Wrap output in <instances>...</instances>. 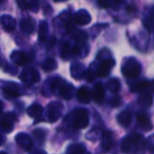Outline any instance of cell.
Segmentation results:
<instances>
[{
  "label": "cell",
  "mask_w": 154,
  "mask_h": 154,
  "mask_svg": "<svg viewBox=\"0 0 154 154\" xmlns=\"http://www.w3.org/2000/svg\"><path fill=\"white\" fill-rule=\"evenodd\" d=\"M146 148V141L143 136L139 134L128 136L122 140V150L125 153H136V152L143 151Z\"/></svg>",
  "instance_id": "cell-1"
},
{
  "label": "cell",
  "mask_w": 154,
  "mask_h": 154,
  "mask_svg": "<svg viewBox=\"0 0 154 154\" xmlns=\"http://www.w3.org/2000/svg\"><path fill=\"white\" fill-rule=\"evenodd\" d=\"M52 90L56 91L58 89L59 91V95L66 100H70L73 97V93H74V88L71 84H68L66 82H62L59 78H56L52 82Z\"/></svg>",
  "instance_id": "cell-2"
},
{
  "label": "cell",
  "mask_w": 154,
  "mask_h": 154,
  "mask_svg": "<svg viewBox=\"0 0 154 154\" xmlns=\"http://www.w3.org/2000/svg\"><path fill=\"white\" fill-rule=\"evenodd\" d=\"M140 64L134 58L127 59L122 66V72L128 78H135L140 74Z\"/></svg>",
  "instance_id": "cell-3"
},
{
  "label": "cell",
  "mask_w": 154,
  "mask_h": 154,
  "mask_svg": "<svg viewBox=\"0 0 154 154\" xmlns=\"http://www.w3.org/2000/svg\"><path fill=\"white\" fill-rule=\"evenodd\" d=\"M72 125L76 129H85L89 125V113L85 109H78L73 113Z\"/></svg>",
  "instance_id": "cell-4"
},
{
  "label": "cell",
  "mask_w": 154,
  "mask_h": 154,
  "mask_svg": "<svg viewBox=\"0 0 154 154\" xmlns=\"http://www.w3.org/2000/svg\"><path fill=\"white\" fill-rule=\"evenodd\" d=\"M20 79L28 85H33L35 82H38L40 80V74L36 69L29 68L24 69L20 74Z\"/></svg>",
  "instance_id": "cell-5"
},
{
  "label": "cell",
  "mask_w": 154,
  "mask_h": 154,
  "mask_svg": "<svg viewBox=\"0 0 154 154\" xmlns=\"http://www.w3.org/2000/svg\"><path fill=\"white\" fill-rule=\"evenodd\" d=\"M63 106L59 101H54L48 106V118L51 122L59 119Z\"/></svg>",
  "instance_id": "cell-6"
},
{
  "label": "cell",
  "mask_w": 154,
  "mask_h": 154,
  "mask_svg": "<svg viewBox=\"0 0 154 154\" xmlns=\"http://www.w3.org/2000/svg\"><path fill=\"white\" fill-rule=\"evenodd\" d=\"M16 122V116L13 113H5L0 119V129L5 133H9L13 130L14 124Z\"/></svg>",
  "instance_id": "cell-7"
},
{
  "label": "cell",
  "mask_w": 154,
  "mask_h": 154,
  "mask_svg": "<svg viewBox=\"0 0 154 154\" xmlns=\"http://www.w3.org/2000/svg\"><path fill=\"white\" fill-rule=\"evenodd\" d=\"M114 66H115V60L113 58H108V59L103 60L101 63L98 66V69H97V75L99 77H101V78L107 77L110 74V71H111V69Z\"/></svg>",
  "instance_id": "cell-8"
},
{
  "label": "cell",
  "mask_w": 154,
  "mask_h": 154,
  "mask_svg": "<svg viewBox=\"0 0 154 154\" xmlns=\"http://www.w3.org/2000/svg\"><path fill=\"white\" fill-rule=\"evenodd\" d=\"M15 140H16V143H17V145L19 146L22 150H24V151H30V150L32 149V146H33L32 138H31L26 133H24V132L18 133L15 137Z\"/></svg>",
  "instance_id": "cell-9"
},
{
  "label": "cell",
  "mask_w": 154,
  "mask_h": 154,
  "mask_svg": "<svg viewBox=\"0 0 154 154\" xmlns=\"http://www.w3.org/2000/svg\"><path fill=\"white\" fill-rule=\"evenodd\" d=\"M73 20H74L75 23L79 24V26H86V24L90 23L92 18H91L90 13L87 12L86 10H79L78 12L75 13Z\"/></svg>",
  "instance_id": "cell-10"
},
{
  "label": "cell",
  "mask_w": 154,
  "mask_h": 154,
  "mask_svg": "<svg viewBox=\"0 0 154 154\" xmlns=\"http://www.w3.org/2000/svg\"><path fill=\"white\" fill-rule=\"evenodd\" d=\"M11 59L15 63H17L18 66H24L28 62H30V57H29L28 54H26L24 52H19V51H14L11 55Z\"/></svg>",
  "instance_id": "cell-11"
},
{
  "label": "cell",
  "mask_w": 154,
  "mask_h": 154,
  "mask_svg": "<svg viewBox=\"0 0 154 154\" xmlns=\"http://www.w3.org/2000/svg\"><path fill=\"white\" fill-rule=\"evenodd\" d=\"M71 74L75 79H82L86 74V68L80 62H75L71 66Z\"/></svg>",
  "instance_id": "cell-12"
},
{
  "label": "cell",
  "mask_w": 154,
  "mask_h": 154,
  "mask_svg": "<svg viewBox=\"0 0 154 154\" xmlns=\"http://www.w3.org/2000/svg\"><path fill=\"white\" fill-rule=\"evenodd\" d=\"M114 146V136L113 133L107 131L103 133V141H101V147H103V151L108 152L109 150H111Z\"/></svg>",
  "instance_id": "cell-13"
},
{
  "label": "cell",
  "mask_w": 154,
  "mask_h": 154,
  "mask_svg": "<svg viewBox=\"0 0 154 154\" xmlns=\"http://www.w3.org/2000/svg\"><path fill=\"white\" fill-rule=\"evenodd\" d=\"M92 93V97L95 101L97 103H100L101 100L105 97V87L101 82H97L96 85L94 86V89H93Z\"/></svg>",
  "instance_id": "cell-14"
},
{
  "label": "cell",
  "mask_w": 154,
  "mask_h": 154,
  "mask_svg": "<svg viewBox=\"0 0 154 154\" xmlns=\"http://www.w3.org/2000/svg\"><path fill=\"white\" fill-rule=\"evenodd\" d=\"M92 98V93L86 87H82L77 91V99L82 103H88Z\"/></svg>",
  "instance_id": "cell-15"
},
{
  "label": "cell",
  "mask_w": 154,
  "mask_h": 154,
  "mask_svg": "<svg viewBox=\"0 0 154 154\" xmlns=\"http://www.w3.org/2000/svg\"><path fill=\"white\" fill-rule=\"evenodd\" d=\"M1 23L7 32H12L16 28V20L10 15H3L1 18Z\"/></svg>",
  "instance_id": "cell-16"
},
{
  "label": "cell",
  "mask_w": 154,
  "mask_h": 154,
  "mask_svg": "<svg viewBox=\"0 0 154 154\" xmlns=\"http://www.w3.org/2000/svg\"><path fill=\"white\" fill-rule=\"evenodd\" d=\"M136 120L140 127H143L146 130H151L152 129V122L150 120L149 116L145 113H138L136 115Z\"/></svg>",
  "instance_id": "cell-17"
},
{
  "label": "cell",
  "mask_w": 154,
  "mask_h": 154,
  "mask_svg": "<svg viewBox=\"0 0 154 154\" xmlns=\"http://www.w3.org/2000/svg\"><path fill=\"white\" fill-rule=\"evenodd\" d=\"M20 28H21V30L23 31L24 33L31 34V33H33L35 30L34 21H33L30 17L23 18V19L21 20V22H20Z\"/></svg>",
  "instance_id": "cell-18"
},
{
  "label": "cell",
  "mask_w": 154,
  "mask_h": 154,
  "mask_svg": "<svg viewBox=\"0 0 154 154\" xmlns=\"http://www.w3.org/2000/svg\"><path fill=\"white\" fill-rule=\"evenodd\" d=\"M48 35H49V26L47 21H41L38 28V39L41 42L47 41Z\"/></svg>",
  "instance_id": "cell-19"
},
{
  "label": "cell",
  "mask_w": 154,
  "mask_h": 154,
  "mask_svg": "<svg viewBox=\"0 0 154 154\" xmlns=\"http://www.w3.org/2000/svg\"><path fill=\"white\" fill-rule=\"evenodd\" d=\"M42 112H43V108L41 107L40 105H38V103H33V105H31L30 107L28 108V110H26L28 115L34 118L39 117V116L42 114Z\"/></svg>",
  "instance_id": "cell-20"
},
{
  "label": "cell",
  "mask_w": 154,
  "mask_h": 154,
  "mask_svg": "<svg viewBox=\"0 0 154 154\" xmlns=\"http://www.w3.org/2000/svg\"><path fill=\"white\" fill-rule=\"evenodd\" d=\"M118 122L122 127H128L131 124V113L129 111H122L117 115Z\"/></svg>",
  "instance_id": "cell-21"
},
{
  "label": "cell",
  "mask_w": 154,
  "mask_h": 154,
  "mask_svg": "<svg viewBox=\"0 0 154 154\" xmlns=\"http://www.w3.org/2000/svg\"><path fill=\"white\" fill-rule=\"evenodd\" d=\"M3 93H5L7 98H15V97H18L20 95L18 89L14 85H12V86L10 85V86L5 87L3 88Z\"/></svg>",
  "instance_id": "cell-22"
},
{
  "label": "cell",
  "mask_w": 154,
  "mask_h": 154,
  "mask_svg": "<svg viewBox=\"0 0 154 154\" xmlns=\"http://www.w3.org/2000/svg\"><path fill=\"white\" fill-rule=\"evenodd\" d=\"M57 62H56L55 59H53V58H48V59H45V61L42 62V64H41V66H42V69L45 71V72H51V71L55 70L56 68H57Z\"/></svg>",
  "instance_id": "cell-23"
},
{
  "label": "cell",
  "mask_w": 154,
  "mask_h": 154,
  "mask_svg": "<svg viewBox=\"0 0 154 154\" xmlns=\"http://www.w3.org/2000/svg\"><path fill=\"white\" fill-rule=\"evenodd\" d=\"M138 103L143 108H148L152 106V95L149 93H146L139 96L138 98Z\"/></svg>",
  "instance_id": "cell-24"
},
{
  "label": "cell",
  "mask_w": 154,
  "mask_h": 154,
  "mask_svg": "<svg viewBox=\"0 0 154 154\" xmlns=\"http://www.w3.org/2000/svg\"><path fill=\"white\" fill-rule=\"evenodd\" d=\"M151 86V82H147V80H143V82H139L137 84H134L131 87V91L132 92H141V91L146 90L149 87Z\"/></svg>",
  "instance_id": "cell-25"
},
{
  "label": "cell",
  "mask_w": 154,
  "mask_h": 154,
  "mask_svg": "<svg viewBox=\"0 0 154 154\" xmlns=\"http://www.w3.org/2000/svg\"><path fill=\"white\" fill-rule=\"evenodd\" d=\"M68 153L69 154H84L86 153V149L80 143H74L71 145L68 148Z\"/></svg>",
  "instance_id": "cell-26"
},
{
  "label": "cell",
  "mask_w": 154,
  "mask_h": 154,
  "mask_svg": "<svg viewBox=\"0 0 154 154\" xmlns=\"http://www.w3.org/2000/svg\"><path fill=\"white\" fill-rule=\"evenodd\" d=\"M107 88L110 92L112 93H117L120 89V84H119V80L117 78H112L108 82L107 84Z\"/></svg>",
  "instance_id": "cell-27"
},
{
  "label": "cell",
  "mask_w": 154,
  "mask_h": 154,
  "mask_svg": "<svg viewBox=\"0 0 154 154\" xmlns=\"http://www.w3.org/2000/svg\"><path fill=\"white\" fill-rule=\"evenodd\" d=\"M33 134H34L35 138H36V140L38 141L39 143H43V141L45 140V133L43 130H40V129H37V130H35L34 132H33Z\"/></svg>",
  "instance_id": "cell-28"
},
{
  "label": "cell",
  "mask_w": 154,
  "mask_h": 154,
  "mask_svg": "<svg viewBox=\"0 0 154 154\" xmlns=\"http://www.w3.org/2000/svg\"><path fill=\"white\" fill-rule=\"evenodd\" d=\"M28 5L29 9L32 10L33 12H37L39 7V0H30V1H28Z\"/></svg>",
  "instance_id": "cell-29"
},
{
  "label": "cell",
  "mask_w": 154,
  "mask_h": 154,
  "mask_svg": "<svg viewBox=\"0 0 154 154\" xmlns=\"http://www.w3.org/2000/svg\"><path fill=\"white\" fill-rule=\"evenodd\" d=\"M143 22H145V24H146V26H147L148 31H150V32H151L152 26H153V18H152V15H150L149 17H147V19H146Z\"/></svg>",
  "instance_id": "cell-30"
},
{
  "label": "cell",
  "mask_w": 154,
  "mask_h": 154,
  "mask_svg": "<svg viewBox=\"0 0 154 154\" xmlns=\"http://www.w3.org/2000/svg\"><path fill=\"white\" fill-rule=\"evenodd\" d=\"M111 1L112 2H117L119 0H98L99 5L103 8H108L109 5H111Z\"/></svg>",
  "instance_id": "cell-31"
},
{
  "label": "cell",
  "mask_w": 154,
  "mask_h": 154,
  "mask_svg": "<svg viewBox=\"0 0 154 154\" xmlns=\"http://www.w3.org/2000/svg\"><path fill=\"white\" fill-rule=\"evenodd\" d=\"M16 1H17V5H19L20 9H22V10L29 9L28 0H16Z\"/></svg>",
  "instance_id": "cell-32"
},
{
  "label": "cell",
  "mask_w": 154,
  "mask_h": 154,
  "mask_svg": "<svg viewBox=\"0 0 154 154\" xmlns=\"http://www.w3.org/2000/svg\"><path fill=\"white\" fill-rule=\"evenodd\" d=\"M119 105H120V98H119V97H115V98H113L111 100V106H112V107L116 108V107H118Z\"/></svg>",
  "instance_id": "cell-33"
},
{
  "label": "cell",
  "mask_w": 154,
  "mask_h": 154,
  "mask_svg": "<svg viewBox=\"0 0 154 154\" xmlns=\"http://www.w3.org/2000/svg\"><path fill=\"white\" fill-rule=\"evenodd\" d=\"M7 141V137L3 133H0V147L2 145H5V143Z\"/></svg>",
  "instance_id": "cell-34"
},
{
  "label": "cell",
  "mask_w": 154,
  "mask_h": 154,
  "mask_svg": "<svg viewBox=\"0 0 154 154\" xmlns=\"http://www.w3.org/2000/svg\"><path fill=\"white\" fill-rule=\"evenodd\" d=\"M35 154H45V151H41V150H38V151L35 152Z\"/></svg>",
  "instance_id": "cell-35"
},
{
  "label": "cell",
  "mask_w": 154,
  "mask_h": 154,
  "mask_svg": "<svg viewBox=\"0 0 154 154\" xmlns=\"http://www.w3.org/2000/svg\"><path fill=\"white\" fill-rule=\"evenodd\" d=\"M2 109H3V105H2V103L0 101V112L2 111Z\"/></svg>",
  "instance_id": "cell-36"
},
{
  "label": "cell",
  "mask_w": 154,
  "mask_h": 154,
  "mask_svg": "<svg viewBox=\"0 0 154 154\" xmlns=\"http://www.w3.org/2000/svg\"><path fill=\"white\" fill-rule=\"evenodd\" d=\"M0 154H8V153H5V152H3V151H1V152H0Z\"/></svg>",
  "instance_id": "cell-37"
},
{
  "label": "cell",
  "mask_w": 154,
  "mask_h": 154,
  "mask_svg": "<svg viewBox=\"0 0 154 154\" xmlns=\"http://www.w3.org/2000/svg\"><path fill=\"white\" fill-rule=\"evenodd\" d=\"M55 1H57V2H60V1H64V0H55Z\"/></svg>",
  "instance_id": "cell-38"
},
{
  "label": "cell",
  "mask_w": 154,
  "mask_h": 154,
  "mask_svg": "<svg viewBox=\"0 0 154 154\" xmlns=\"http://www.w3.org/2000/svg\"><path fill=\"white\" fill-rule=\"evenodd\" d=\"M3 1H5V0H0V2H3Z\"/></svg>",
  "instance_id": "cell-39"
}]
</instances>
